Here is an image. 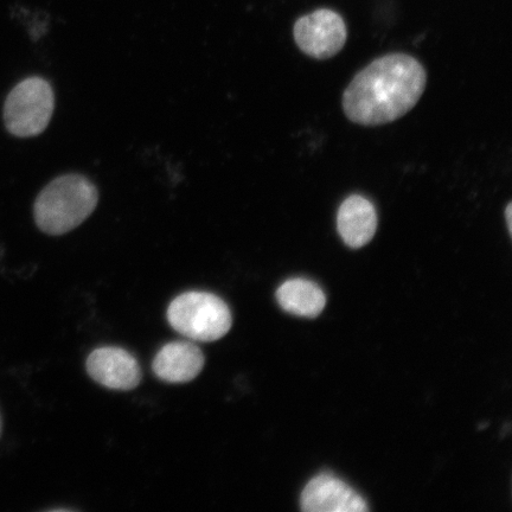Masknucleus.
I'll list each match as a JSON object with an SVG mask.
<instances>
[{
  "mask_svg": "<svg viewBox=\"0 0 512 512\" xmlns=\"http://www.w3.org/2000/svg\"><path fill=\"white\" fill-rule=\"evenodd\" d=\"M86 366L89 376L108 389L128 392L142 382V368L137 358L125 349H96L88 356Z\"/></svg>",
  "mask_w": 512,
  "mask_h": 512,
  "instance_id": "6",
  "label": "nucleus"
},
{
  "mask_svg": "<svg viewBox=\"0 0 512 512\" xmlns=\"http://www.w3.org/2000/svg\"><path fill=\"white\" fill-rule=\"evenodd\" d=\"M374 204L361 195H351L344 200L337 213V230L345 245L362 248L374 239L377 230Z\"/></svg>",
  "mask_w": 512,
  "mask_h": 512,
  "instance_id": "9",
  "label": "nucleus"
},
{
  "mask_svg": "<svg viewBox=\"0 0 512 512\" xmlns=\"http://www.w3.org/2000/svg\"><path fill=\"white\" fill-rule=\"evenodd\" d=\"M0 434H2V419H0Z\"/></svg>",
  "mask_w": 512,
  "mask_h": 512,
  "instance_id": "12",
  "label": "nucleus"
},
{
  "mask_svg": "<svg viewBox=\"0 0 512 512\" xmlns=\"http://www.w3.org/2000/svg\"><path fill=\"white\" fill-rule=\"evenodd\" d=\"M206 358L196 344L171 342L165 344L153 360L152 368L159 380L168 383H188L203 370Z\"/></svg>",
  "mask_w": 512,
  "mask_h": 512,
  "instance_id": "8",
  "label": "nucleus"
},
{
  "mask_svg": "<svg viewBox=\"0 0 512 512\" xmlns=\"http://www.w3.org/2000/svg\"><path fill=\"white\" fill-rule=\"evenodd\" d=\"M293 36L305 55L316 60H328L343 49L348 30L338 12L319 9L298 19L294 24Z\"/></svg>",
  "mask_w": 512,
  "mask_h": 512,
  "instance_id": "5",
  "label": "nucleus"
},
{
  "mask_svg": "<svg viewBox=\"0 0 512 512\" xmlns=\"http://www.w3.org/2000/svg\"><path fill=\"white\" fill-rule=\"evenodd\" d=\"M172 329L196 342H215L232 328L229 306L208 292H187L178 296L168 309Z\"/></svg>",
  "mask_w": 512,
  "mask_h": 512,
  "instance_id": "3",
  "label": "nucleus"
},
{
  "mask_svg": "<svg viewBox=\"0 0 512 512\" xmlns=\"http://www.w3.org/2000/svg\"><path fill=\"white\" fill-rule=\"evenodd\" d=\"M426 83V70L413 56L384 55L362 69L345 89L344 113L361 126L393 123L418 104Z\"/></svg>",
  "mask_w": 512,
  "mask_h": 512,
  "instance_id": "1",
  "label": "nucleus"
},
{
  "mask_svg": "<svg viewBox=\"0 0 512 512\" xmlns=\"http://www.w3.org/2000/svg\"><path fill=\"white\" fill-rule=\"evenodd\" d=\"M511 214H512V206H511V203H509L507 209H505V220H507L508 230H509L510 235H511V230H512V224H511L512 215Z\"/></svg>",
  "mask_w": 512,
  "mask_h": 512,
  "instance_id": "11",
  "label": "nucleus"
},
{
  "mask_svg": "<svg viewBox=\"0 0 512 512\" xmlns=\"http://www.w3.org/2000/svg\"><path fill=\"white\" fill-rule=\"evenodd\" d=\"M306 512H364L367 502L342 479L322 473L310 480L300 498Z\"/></svg>",
  "mask_w": 512,
  "mask_h": 512,
  "instance_id": "7",
  "label": "nucleus"
},
{
  "mask_svg": "<svg viewBox=\"0 0 512 512\" xmlns=\"http://www.w3.org/2000/svg\"><path fill=\"white\" fill-rule=\"evenodd\" d=\"M98 200V190L86 177L66 175L56 178L42 190L35 202L37 227L48 235L72 232L93 213Z\"/></svg>",
  "mask_w": 512,
  "mask_h": 512,
  "instance_id": "2",
  "label": "nucleus"
},
{
  "mask_svg": "<svg viewBox=\"0 0 512 512\" xmlns=\"http://www.w3.org/2000/svg\"><path fill=\"white\" fill-rule=\"evenodd\" d=\"M277 300L286 312L305 318L318 317L326 304L322 288L313 281L303 278L285 281L278 288Z\"/></svg>",
  "mask_w": 512,
  "mask_h": 512,
  "instance_id": "10",
  "label": "nucleus"
},
{
  "mask_svg": "<svg viewBox=\"0 0 512 512\" xmlns=\"http://www.w3.org/2000/svg\"><path fill=\"white\" fill-rule=\"evenodd\" d=\"M54 108L55 95L48 81L24 80L12 89L5 101V126L16 137H36L48 127Z\"/></svg>",
  "mask_w": 512,
  "mask_h": 512,
  "instance_id": "4",
  "label": "nucleus"
}]
</instances>
